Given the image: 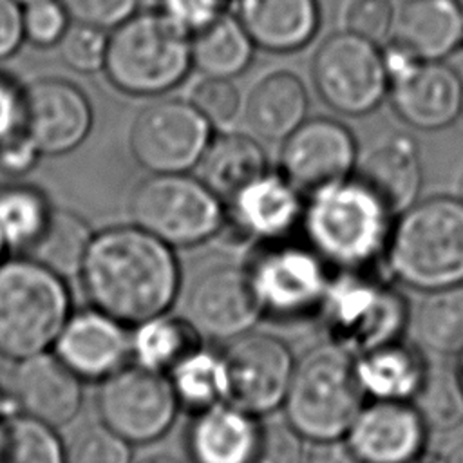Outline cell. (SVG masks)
Wrapping results in <instances>:
<instances>
[{
  "mask_svg": "<svg viewBox=\"0 0 463 463\" xmlns=\"http://www.w3.org/2000/svg\"><path fill=\"white\" fill-rule=\"evenodd\" d=\"M78 279L92 307L127 326L168 313L181 288L174 248L136 224L94 233Z\"/></svg>",
  "mask_w": 463,
  "mask_h": 463,
  "instance_id": "obj_1",
  "label": "cell"
},
{
  "mask_svg": "<svg viewBox=\"0 0 463 463\" xmlns=\"http://www.w3.org/2000/svg\"><path fill=\"white\" fill-rule=\"evenodd\" d=\"M307 246L327 264L367 269L385 253L392 215L354 175L307 194L300 222Z\"/></svg>",
  "mask_w": 463,
  "mask_h": 463,
  "instance_id": "obj_2",
  "label": "cell"
},
{
  "mask_svg": "<svg viewBox=\"0 0 463 463\" xmlns=\"http://www.w3.org/2000/svg\"><path fill=\"white\" fill-rule=\"evenodd\" d=\"M383 259L392 277L412 289L463 284V201H416L392 222Z\"/></svg>",
  "mask_w": 463,
  "mask_h": 463,
  "instance_id": "obj_3",
  "label": "cell"
},
{
  "mask_svg": "<svg viewBox=\"0 0 463 463\" xmlns=\"http://www.w3.org/2000/svg\"><path fill=\"white\" fill-rule=\"evenodd\" d=\"M192 69V38L156 7L137 11L109 34L103 71L123 94L163 96L181 85Z\"/></svg>",
  "mask_w": 463,
  "mask_h": 463,
  "instance_id": "obj_4",
  "label": "cell"
},
{
  "mask_svg": "<svg viewBox=\"0 0 463 463\" xmlns=\"http://www.w3.org/2000/svg\"><path fill=\"white\" fill-rule=\"evenodd\" d=\"M364 398L354 356L327 342L297 360L282 403L284 420L307 441L344 439Z\"/></svg>",
  "mask_w": 463,
  "mask_h": 463,
  "instance_id": "obj_5",
  "label": "cell"
},
{
  "mask_svg": "<svg viewBox=\"0 0 463 463\" xmlns=\"http://www.w3.org/2000/svg\"><path fill=\"white\" fill-rule=\"evenodd\" d=\"M71 315L65 279L29 257L0 262V356L20 362L54 345Z\"/></svg>",
  "mask_w": 463,
  "mask_h": 463,
  "instance_id": "obj_6",
  "label": "cell"
},
{
  "mask_svg": "<svg viewBox=\"0 0 463 463\" xmlns=\"http://www.w3.org/2000/svg\"><path fill=\"white\" fill-rule=\"evenodd\" d=\"M338 273V277H331L318 313L327 331V342L354 356L400 340L411 318L402 293L365 269Z\"/></svg>",
  "mask_w": 463,
  "mask_h": 463,
  "instance_id": "obj_7",
  "label": "cell"
},
{
  "mask_svg": "<svg viewBox=\"0 0 463 463\" xmlns=\"http://www.w3.org/2000/svg\"><path fill=\"white\" fill-rule=\"evenodd\" d=\"M128 212L136 226L172 248H192L224 228V201L188 174H150L132 192Z\"/></svg>",
  "mask_w": 463,
  "mask_h": 463,
  "instance_id": "obj_8",
  "label": "cell"
},
{
  "mask_svg": "<svg viewBox=\"0 0 463 463\" xmlns=\"http://www.w3.org/2000/svg\"><path fill=\"white\" fill-rule=\"evenodd\" d=\"M311 78L318 98L342 116H367L389 96L382 45L344 29L318 45Z\"/></svg>",
  "mask_w": 463,
  "mask_h": 463,
  "instance_id": "obj_9",
  "label": "cell"
},
{
  "mask_svg": "<svg viewBox=\"0 0 463 463\" xmlns=\"http://www.w3.org/2000/svg\"><path fill=\"white\" fill-rule=\"evenodd\" d=\"M327 268L307 244L286 239L266 242L246 264L262 317L280 322L320 313L331 282Z\"/></svg>",
  "mask_w": 463,
  "mask_h": 463,
  "instance_id": "obj_10",
  "label": "cell"
},
{
  "mask_svg": "<svg viewBox=\"0 0 463 463\" xmlns=\"http://www.w3.org/2000/svg\"><path fill=\"white\" fill-rule=\"evenodd\" d=\"M179 409L168 374L137 364H127L101 380L96 394L99 423L130 445H146L163 438Z\"/></svg>",
  "mask_w": 463,
  "mask_h": 463,
  "instance_id": "obj_11",
  "label": "cell"
},
{
  "mask_svg": "<svg viewBox=\"0 0 463 463\" xmlns=\"http://www.w3.org/2000/svg\"><path fill=\"white\" fill-rule=\"evenodd\" d=\"M213 125L190 99L165 98L143 107L130 127V152L150 174H188L197 168Z\"/></svg>",
  "mask_w": 463,
  "mask_h": 463,
  "instance_id": "obj_12",
  "label": "cell"
},
{
  "mask_svg": "<svg viewBox=\"0 0 463 463\" xmlns=\"http://www.w3.org/2000/svg\"><path fill=\"white\" fill-rule=\"evenodd\" d=\"M226 402L262 418L282 407L297 360L273 335L244 333L222 353Z\"/></svg>",
  "mask_w": 463,
  "mask_h": 463,
  "instance_id": "obj_13",
  "label": "cell"
},
{
  "mask_svg": "<svg viewBox=\"0 0 463 463\" xmlns=\"http://www.w3.org/2000/svg\"><path fill=\"white\" fill-rule=\"evenodd\" d=\"M358 143L351 128L333 118L304 119L279 152V172L302 194L344 181L354 174Z\"/></svg>",
  "mask_w": 463,
  "mask_h": 463,
  "instance_id": "obj_14",
  "label": "cell"
},
{
  "mask_svg": "<svg viewBox=\"0 0 463 463\" xmlns=\"http://www.w3.org/2000/svg\"><path fill=\"white\" fill-rule=\"evenodd\" d=\"M92 125V103L78 85L47 78L24 89L22 130L42 156L58 157L72 152L87 139Z\"/></svg>",
  "mask_w": 463,
  "mask_h": 463,
  "instance_id": "obj_15",
  "label": "cell"
},
{
  "mask_svg": "<svg viewBox=\"0 0 463 463\" xmlns=\"http://www.w3.org/2000/svg\"><path fill=\"white\" fill-rule=\"evenodd\" d=\"M186 318L213 338H237L262 318L246 266L217 264L195 277L186 295Z\"/></svg>",
  "mask_w": 463,
  "mask_h": 463,
  "instance_id": "obj_16",
  "label": "cell"
},
{
  "mask_svg": "<svg viewBox=\"0 0 463 463\" xmlns=\"http://www.w3.org/2000/svg\"><path fill=\"white\" fill-rule=\"evenodd\" d=\"M429 427L412 402L371 400L360 409L344 441L360 463H418Z\"/></svg>",
  "mask_w": 463,
  "mask_h": 463,
  "instance_id": "obj_17",
  "label": "cell"
},
{
  "mask_svg": "<svg viewBox=\"0 0 463 463\" xmlns=\"http://www.w3.org/2000/svg\"><path fill=\"white\" fill-rule=\"evenodd\" d=\"M391 107L405 125L441 130L463 114V78L445 60H421L411 72L389 83Z\"/></svg>",
  "mask_w": 463,
  "mask_h": 463,
  "instance_id": "obj_18",
  "label": "cell"
},
{
  "mask_svg": "<svg viewBox=\"0 0 463 463\" xmlns=\"http://www.w3.org/2000/svg\"><path fill=\"white\" fill-rule=\"evenodd\" d=\"M54 354L81 380L101 382L127 365L132 356L127 324L90 307L69 315L56 342Z\"/></svg>",
  "mask_w": 463,
  "mask_h": 463,
  "instance_id": "obj_19",
  "label": "cell"
},
{
  "mask_svg": "<svg viewBox=\"0 0 463 463\" xmlns=\"http://www.w3.org/2000/svg\"><path fill=\"white\" fill-rule=\"evenodd\" d=\"M9 394L20 414L58 429L78 416L83 380L54 351H43L16 364Z\"/></svg>",
  "mask_w": 463,
  "mask_h": 463,
  "instance_id": "obj_20",
  "label": "cell"
},
{
  "mask_svg": "<svg viewBox=\"0 0 463 463\" xmlns=\"http://www.w3.org/2000/svg\"><path fill=\"white\" fill-rule=\"evenodd\" d=\"M353 175L382 201L392 217L400 215L418 201L421 190L420 148L409 134H387L358 156Z\"/></svg>",
  "mask_w": 463,
  "mask_h": 463,
  "instance_id": "obj_21",
  "label": "cell"
},
{
  "mask_svg": "<svg viewBox=\"0 0 463 463\" xmlns=\"http://www.w3.org/2000/svg\"><path fill=\"white\" fill-rule=\"evenodd\" d=\"M237 230L264 242L288 239L300 226L304 213L302 192L280 172L266 170L226 204Z\"/></svg>",
  "mask_w": 463,
  "mask_h": 463,
  "instance_id": "obj_22",
  "label": "cell"
},
{
  "mask_svg": "<svg viewBox=\"0 0 463 463\" xmlns=\"http://www.w3.org/2000/svg\"><path fill=\"white\" fill-rule=\"evenodd\" d=\"M235 14L255 45L271 54H291L320 31L318 0H237Z\"/></svg>",
  "mask_w": 463,
  "mask_h": 463,
  "instance_id": "obj_23",
  "label": "cell"
},
{
  "mask_svg": "<svg viewBox=\"0 0 463 463\" xmlns=\"http://www.w3.org/2000/svg\"><path fill=\"white\" fill-rule=\"evenodd\" d=\"M260 420L228 402L194 412L186 430L192 463H250Z\"/></svg>",
  "mask_w": 463,
  "mask_h": 463,
  "instance_id": "obj_24",
  "label": "cell"
},
{
  "mask_svg": "<svg viewBox=\"0 0 463 463\" xmlns=\"http://www.w3.org/2000/svg\"><path fill=\"white\" fill-rule=\"evenodd\" d=\"M421 60H445L463 52L461 0H405L392 36Z\"/></svg>",
  "mask_w": 463,
  "mask_h": 463,
  "instance_id": "obj_25",
  "label": "cell"
},
{
  "mask_svg": "<svg viewBox=\"0 0 463 463\" xmlns=\"http://www.w3.org/2000/svg\"><path fill=\"white\" fill-rule=\"evenodd\" d=\"M309 112L304 81L291 71H273L250 90L244 118L253 134L269 143H282Z\"/></svg>",
  "mask_w": 463,
  "mask_h": 463,
  "instance_id": "obj_26",
  "label": "cell"
},
{
  "mask_svg": "<svg viewBox=\"0 0 463 463\" xmlns=\"http://www.w3.org/2000/svg\"><path fill=\"white\" fill-rule=\"evenodd\" d=\"M429 362L421 351L392 340L354 354V374L364 396L371 400L412 402L427 374Z\"/></svg>",
  "mask_w": 463,
  "mask_h": 463,
  "instance_id": "obj_27",
  "label": "cell"
},
{
  "mask_svg": "<svg viewBox=\"0 0 463 463\" xmlns=\"http://www.w3.org/2000/svg\"><path fill=\"white\" fill-rule=\"evenodd\" d=\"M197 168L199 179L228 204L239 190L268 170V154L248 134H213Z\"/></svg>",
  "mask_w": 463,
  "mask_h": 463,
  "instance_id": "obj_28",
  "label": "cell"
},
{
  "mask_svg": "<svg viewBox=\"0 0 463 463\" xmlns=\"http://www.w3.org/2000/svg\"><path fill=\"white\" fill-rule=\"evenodd\" d=\"M255 42L235 13L224 11L192 36V65L203 76L237 78L255 58Z\"/></svg>",
  "mask_w": 463,
  "mask_h": 463,
  "instance_id": "obj_29",
  "label": "cell"
},
{
  "mask_svg": "<svg viewBox=\"0 0 463 463\" xmlns=\"http://www.w3.org/2000/svg\"><path fill=\"white\" fill-rule=\"evenodd\" d=\"M130 344L137 365L168 374L175 364L203 345V335L186 317L163 313L137 324Z\"/></svg>",
  "mask_w": 463,
  "mask_h": 463,
  "instance_id": "obj_30",
  "label": "cell"
},
{
  "mask_svg": "<svg viewBox=\"0 0 463 463\" xmlns=\"http://www.w3.org/2000/svg\"><path fill=\"white\" fill-rule=\"evenodd\" d=\"M92 237L85 219L69 210L52 208L47 226L24 257L36 260L61 279L78 277Z\"/></svg>",
  "mask_w": 463,
  "mask_h": 463,
  "instance_id": "obj_31",
  "label": "cell"
},
{
  "mask_svg": "<svg viewBox=\"0 0 463 463\" xmlns=\"http://www.w3.org/2000/svg\"><path fill=\"white\" fill-rule=\"evenodd\" d=\"M52 206L33 184H0V237L5 246L24 255L42 235Z\"/></svg>",
  "mask_w": 463,
  "mask_h": 463,
  "instance_id": "obj_32",
  "label": "cell"
},
{
  "mask_svg": "<svg viewBox=\"0 0 463 463\" xmlns=\"http://www.w3.org/2000/svg\"><path fill=\"white\" fill-rule=\"evenodd\" d=\"M412 327L423 345L450 354L463 349V284L427 291L418 304Z\"/></svg>",
  "mask_w": 463,
  "mask_h": 463,
  "instance_id": "obj_33",
  "label": "cell"
},
{
  "mask_svg": "<svg viewBox=\"0 0 463 463\" xmlns=\"http://www.w3.org/2000/svg\"><path fill=\"white\" fill-rule=\"evenodd\" d=\"M168 378L181 407L194 412L226 402L224 358L203 345L175 364Z\"/></svg>",
  "mask_w": 463,
  "mask_h": 463,
  "instance_id": "obj_34",
  "label": "cell"
},
{
  "mask_svg": "<svg viewBox=\"0 0 463 463\" xmlns=\"http://www.w3.org/2000/svg\"><path fill=\"white\" fill-rule=\"evenodd\" d=\"M0 463H67V447L54 427L14 412L0 432Z\"/></svg>",
  "mask_w": 463,
  "mask_h": 463,
  "instance_id": "obj_35",
  "label": "cell"
},
{
  "mask_svg": "<svg viewBox=\"0 0 463 463\" xmlns=\"http://www.w3.org/2000/svg\"><path fill=\"white\" fill-rule=\"evenodd\" d=\"M412 403L429 430H450L463 421V382L456 367L429 362L423 383Z\"/></svg>",
  "mask_w": 463,
  "mask_h": 463,
  "instance_id": "obj_36",
  "label": "cell"
},
{
  "mask_svg": "<svg viewBox=\"0 0 463 463\" xmlns=\"http://www.w3.org/2000/svg\"><path fill=\"white\" fill-rule=\"evenodd\" d=\"M109 47V34L105 29L74 22L67 27L58 51L61 61L81 74H92L103 71Z\"/></svg>",
  "mask_w": 463,
  "mask_h": 463,
  "instance_id": "obj_37",
  "label": "cell"
},
{
  "mask_svg": "<svg viewBox=\"0 0 463 463\" xmlns=\"http://www.w3.org/2000/svg\"><path fill=\"white\" fill-rule=\"evenodd\" d=\"M396 13L394 0H344L340 25L347 33L383 45L392 36Z\"/></svg>",
  "mask_w": 463,
  "mask_h": 463,
  "instance_id": "obj_38",
  "label": "cell"
},
{
  "mask_svg": "<svg viewBox=\"0 0 463 463\" xmlns=\"http://www.w3.org/2000/svg\"><path fill=\"white\" fill-rule=\"evenodd\" d=\"M188 99L213 127L232 125L242 109L241 92L230 78L203 76Z\"/></svg>",
  "mask_w": 463,
  "mask_h": 463,
  "instance_id": "obj_39",
  "label": "cell"
},
{
  "mask_svg": "<svg viewBox=\"0 0 463 463\" xmlns=\"http://www.w3.org/2000/svg\"><path fill=\"white\" fill-rule=\"evenodd\" d=\"M67 463H132L130 443L103 423L78 432L67 447Z\"/></svg>",
  "mask_w": 463,
  "mask_h": 463,
  "instance_id": "obj_40",
  "label": "cell"
},
{
  "mask_svg": "<svg viewBox=\"0 0 463 463\" xmlns=\"http://www.w3.org/2000/svg\"><path fill=\"white\" fill-rule=\"evenodd\" d=\"M304 438L286 420L260 421L250 463H304Z\"/></svg>",
  "mask_w": 463,
  "mask_h": 463,
  "instance_id": "obj_41",
  "label": "cell"
},
{
  "mask_svg": "<svg viewBox=\"0 0 463 463\" xmlns=\"http://www.w3.org/2000/svg\"><path fill=\"white\" fill-rule=\"evenodd\" d=\"M69 27V14L60 0H40L24 9V36L36 47L58 45Z\"/></svg>",
  "mask_w": 463,
  "mask_h": 463,
  "instance_id": "obj_42",
  "label": "cell"
},
{
  "mask_svg": "<svg viewBox=\"0 0 463 463\" xmlns=\"http://www.w3.org/2000/svg\"><path fill=\"white\" fill-rule=\"evenodd\" d=\"M228 0H156V9L190 38L226 11Z\"/></svg>",
  "mask_w": 463,
  "mask_h": 463,
  "instance_id": "obj_43",
  "label": "cell"
},
{
  "mask_svg": "<svg viewBox=\"0 0 463 463\" xmlns=\"http://www.w3.org/2000/svg\"><path fill=\"white\" fill-rule=\"evenodd\" d=\"M74 22L112 31L139 11V0H60Z\"/></svg>",
  "mask_w": 463,
  "mask_h": 463,
  "instance_id": "obj_44",
  "label": "cell"
},
{
  "mask_svg": "<svg viewBox=\"0 0 463 463\" xmlns=\"http://www.w3.org/2000/svg\"><path fill=\"white\" fill-rule=\"evenodd\" d=\"M40 150L33 139L20 130L4 143H0V172L9 177L25 175L40 159Z\"/></svg>",
  "mask_w": 463,
  "mask_h": 463,
  "instance_id": "obj_45",
  "label": "cell"
},
{
  "mask_svg": "<svg viewBox=\"0 0 463 463\" xmlns=\"http://www.w3.org/2000/svg\"><path fill=\"white\" fill-rule=\"evenodd\" d=\"M24 123V90L0 74V143L22 130Z\"/></svg>",
  "mask_w": 463,
  "mask_h": 463,
  "instance_id": "obj_46",
  "label": "cell"
},
{
  "mask_svg": "<svg viewBox=\"0 0 463 463\" xmlns=\"http://www.w3.org/2000/svg\"><path fill=\"white\" fill-rule=\"evenodd\" d=\"M16 0H0V60L13 56L24 36V9Z\"/></svg>",
  "mask_w": 463,
  "mask_h": 463,
  "instance_id": "obj_47",
  "label": "cell"
},
{
  "mask_svg": "<svg viewBox=\"0 0 463 463\" xmlns=\"http://www.w3.org/2000/svg\"><path fill=\"white\" fill-rule=\"evenodd\" d=\"M304 463H360L344 439L311 441Z\"/></svg>",
  "mask_w": 463,
  "mask_h": 463,
  "instance_id": "obj_48",
  "label": "cell"
},
{
  "mask_svg": "<svg viewBox=\"0 0 463 463\" xmlns=\"http://www.w3.org/2000/svg\"><path fill=\"white\" fill-rule=\"evenodd\" d=\"M132 463H183L177 456L170 454V452H165V450H156V452H148L141 458H137L136 461Z\"/></svg>",
  "mask_w": 463,
  "mask_h": 463,
  "instance_id": "obj_49",
  "label": "cell"
},
{
  "mask_svg": "<svg viewBox=\"0 0 463 463\" xmlns=\"http://www.w3.org/2000/svg\"><path fill=\"white\" fill-rule=\"evenodd\" d=\"M14 412H18V411H16V405H14L11 394H5V392L0 389V432H2V427H4L5 420H7L11 414H14Z\"/></svg>",
  "mask_w": 463,
  "mask_h": 463,
  "instance_id": "obj_50",
  "label": "cell"
},
{
  "mask_svg": "<svg viewBox=\"0 0 463 463\" xmlns=\"http://www.w3.org/2000/svg\"><path fill=\"white\" fill-rule=\"evenodd\" d=\"M443 463H463V439L458 441L443 458Z\"/></svg>",
  "mask_w": 463,
  "mask_h": 463,
  "instance_id": "obj_51",
  "label": "cell"
},
{
  "mask_svg": "<svg viewBox=\"0 0 463 463\" xmlns=\"http://www.w3.org/2000/svg\"><path fill=\"white\" fill-rule=\"evenodd\" d=\"M456 369H458L459 378H461V382H463V349L459 351V358H458V365H456Z\"/></svg>",
  "mask_w": 463,
  "mask_h": 463,
  "instance_id": "obj_52",
  "label": "cell"
},
{
  "mask_svg": "<svg viewBox=\"0 0 463 463\" xmlns=\"http://www.w3.org/2000/svg\"><path fill=\"white\" fill-rule=\"evenodd\" d=\"M458 197L463 201V172H461V175L458 179Z\"/></svg>",
  "mask_w": 463,
  "mask_h": 463,
  "instance_id": "obj_53",
  "label": "cell"
},
{
  "mask_svg": "<svg viewBox=\"0 0 463 463\" xmlns=\"http://www.w3.org/2000/svg\"><path fill=\"white\" fill-rule=\"evenodd\" d=\"M5 248H7V246H5V242H4V239H2V237H0V262H2V260H4V251H5Z\"/></svg>",
  "mask_w": 463,
  "mask_h": 463,
  "instance_id": "obj_54",
  "label": "cell"
},
{
  "mask_svg": "<svg viewBox=\"0 0 463 463\" xmlns=\"http://www.w3.org/2000/svg\"><path fill=\"white\" fill-rule=\"evenodd\" d=\"M16 2H20L22 5H29V4H33V2H40V0H16Z\"/></svg>",
  "mask_w": 463,
  "mask_h": 463,
  "instance_id": "obj_55",
  "label": "cell"
}]
</instances>
